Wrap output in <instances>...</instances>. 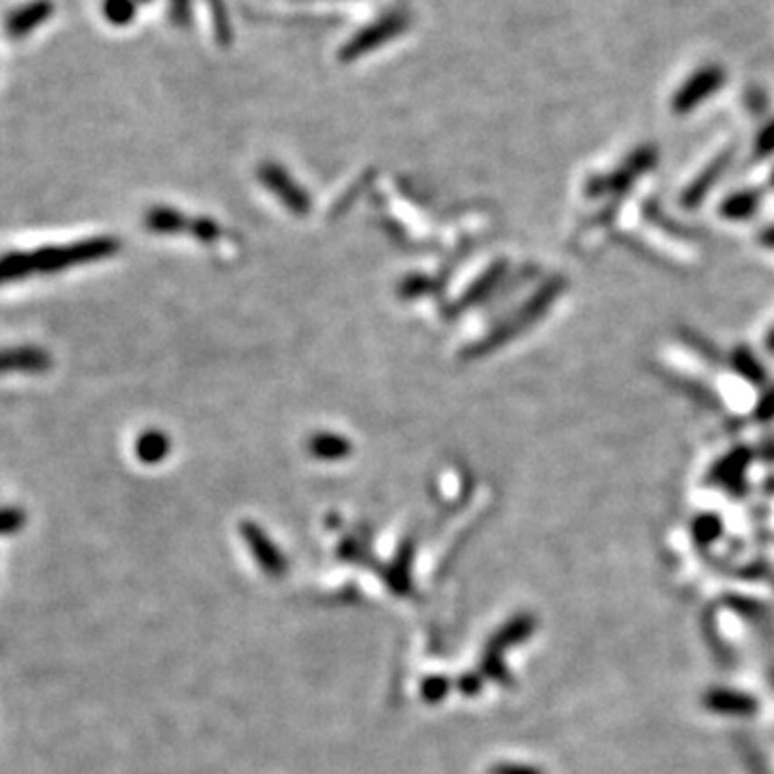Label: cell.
<instances>
[{"label": "cell", "instance_id": "cell-20", "mask_svg": "<svg viewBox=\"0 0 774 774\" xmlns=\"http://www.w3.org/2000/svg\"><path fill=\"white\" fill-rule=\"evenodd\" d=\"M138 5H147V3H153V0H136Z\"/></svg>", "mask_w": 774, "mask_h": 774}, {"label": "cell", "instance_id": "cell-12", "mask_svg": "<svg viewBox=\"0 0 774 774\" xmlns=\"http://www.w3.org/2000/svg\"><path fill=\"white\" fill-rule=\"evenodd\" d=\"M26 525V512L15 505H3L0 508V535L17 534Z\"/></svg>", "mask_w": 774, "mask_h": 774}, {"label": "cell", "instance_id": "cell-7", "mask_svg": "<svg viewBox=\"0 0 774 774\" xmlns=\"http://www.w3.org/2000/svg\"><path fill=\"white\" fill-rule=\"evenodd\" d=\"M248 543L252 546L254 557L260 562V566H263L267 574H271V577H280V574L287 573V562H284V557L278 553V549L273 551V546L263 538V534L250 532Z\"/></svg>", "mask_w": 774, "mask_h": 774}, {"label": "cell", "instance_id": "cell-17", "mask_svg": "<svg viewBox=\"0 0 774 774\" xmlns=\"http://www.w3.org/2000/svg\"><path fill=\"white\" fill-rule=\"evenodd\" d=\"M480 689V680L475 676H465L461 680V691L467 692V695H474V692H478Z\"/></svg>", "mask_w": 774, "mask_h": 774}, {"label": "cell", "instance_id": "cell-6", "mask_svg": "<svg viewBox=\"0 0 774 774\" xmlns=\"http://www.w3.org/2000/svg\"><path fill=\"white\" fill-rule=\"evenodd\" d=\"M703 701H706L710 710L725 714H750L758 708V703L750 700L749 695H740V692L733 691H712L708 692Z\"/></svg>", "mask_w": 774, "mask_h": 774}, {"label": "cell", "instance_id": "cell-10", "mask_svg": "<svg viewBox=\"0 0 774 774\" xmlns=\"http://www.w3.org/2000/svg\"><path fill=\"white\" fill-rule=\"evenodd\" d=\"M102 14L113 26H127L138 14V3L136 0H102Z\"/></svg>", "mask_w": 774, "mask_h": 774}, {"label": "cell", "instance_id": "cell-8", "mask_svg": "<svg viewBox=\"0 0 774 774\" xmlns=\"http://www.w3.org/2000/svg\"><path fill=\"white\" fill-rule=\"evenodd\" d=\"M534 620L527 618V615H523V618H514L512 622H508L502 631L495 634V639L491 643H488V654L499 656L502 654L504 648H508V645L521 643L523 639L529 637V632L534 631Z\"/></svg>", "mask_w": 774, "mask_h": 774}, {"label": "cell", "instance_id": "cell-13", "mask_svg": "<svg viewBox=\"0 0 774 774\" xmlns=\"http://www.w3.org/2000/svg\"><path fill=\"white\" fill-rule=\"evenodd\" d=\"M447 692V680L446 678H430L422 684V695L428 701H439Z\"/></svg>", "mask_w": 774, "mask_h": 774}, {"label": "cell", "instance_id": "cell-9", "mask_svg": "<svg viewBox=\"0 0 774 774\" xmlns=\"http://www.w3.org/2000/svg\"><path fill=\"white\" fill-rule=\"evenodd\" d=\"M31 273H34L33 252H9L0 256V287L24 280Z\"/></svg>", "mask_w": 774, "mask_h": 774}, {"label": "cell", "instance_id": "cell-14", "mask_svg": "<svg viewBox=\"0 0 774 774\" xmlns=\"http://www.w3.org/2000/svg\"><path fill=\"white\" fill-rule=\"evenodd\" d=\"M191 15V0H171V17L174 24L185 26Z\"/></svg>", "mask_w": 774, "mask_h": 774}, {"label": "cell", "instance_id": "cell-15", "mask_svg": "<svg viewBox=\"0 0 774 774\" xmlns=\"http://www.w3.org/2000/svg\"><path fill=\"white\" fill-rule=\"evenodd\" d=\"M719 529H720L719 521H717V519H712V516H706V519H701V521L697 523V525H695L697 538H700L701 543H710V540L717 538V535H719Z\"/></svg>", "mask_w": 774, "mask_h": 774}, {"label": "cell", "instance_id": "cell-16", "mask_svg": "<svg viewBox=\"0 0 774 774\" xmlns=\"http://www.w3.org/2000/svg\"><path fill=\"white\" fill-rule=\"evenodd\" d=\"M493 774H543L540 770H535V768L529 766H521V764H502V766H495Z\"/></svg>", "mask_w": 774, "mask_h": 774}, {"label": "cell", "instance_id": "cell-5", "mask_svg": "<svg viewBox=\"0 0 774 774\" xmlns=\"http://www.w3.org/2000/svg\"><path fill=\"white\" fill-rule=\"evenodd\" d=\"M725 80V73L720 67H701L692 78L678 91L673 106L678 113H689L695 106H700L701 99H708L714 91L719 89L720 83Z\"/></svg>", "mask_w": 774, "mask_h": 774}, {"label": "cell", "instance_id": "cell-2", "mask_svg": "<svg viewBox=\"0 0 774 774\" xmlns=\"http://www.w3.org/2000/svg\"><path fill=\"white\" fill-rule=\"evenodd\" d=\"M407 28H409V15L403 14V11H389L381 20L372 22L359 33H355L351 42L342 45L340 58L342 61H353V58L368 54L370 50L381 48V45L392 42V39L400 37Z\"/></svg>", "mask_w": 774, "mask_h": 774}, {"label": "cell", "instance_id": "cell-3", "mask_svg": "<svg viewBox=\"0 0 774 774\" xmlns=\"http://www.w3.org/2000/svg\"><path fill=\"white\" fill-rule=\"evenodd\" d=\"M54 9L52 0H31V3L11 11L5 20V31H7L9 39H26L28 34L44 26L54 15Z\"/></svg>", "mask_w": 774, "mask_h": 774}, {"label": "cell", "instance_id": "cell-19", "mask_svg": "<svg viewBox=\"0 0 774 774\" xmlns=\"http://www.w3.org/2000/svg\"><path fill=\"white\" fill-rule=\"evenodd\" d=\"M766 240H768V241H770V243H774V230H770V232H768V237H766Z\"/></svg>", "mask_w": 774, "mask_h": 774}, {"label": "cell", "instance_id": "cell-4", "mask_svg": "<svg viewBox=\"0 0 774 774\" xmlns=\"http://www.w3.org/2000/svg\"><path fill=\"white\" fill-rule=\"evenodd\" d=\"M52 358L42 347H7L0 348V375L22 372V375H42L50 370Z\"/></svg>", "mask_w": 774, "mask_h": 774}, {"label": "cell", "instance_id": "cell-11", "mask_svg": "<svg viewBox=\"0 0 774 774\" xmlns=\"http://www.w3.org/2000/svg\"><path fill=\"white\" fill-rule=\"evenodd\" d=\"M207 3L213 15L215 37H218V42L222 45H229L232 39V26H230V17H229V11H226L224 0H207Z\"/></svg>", "mask_w": 774, "mask_h": 774}, {"label": "cell", "instance_id": "cell-1", "mask_svg": "<svg viewBox=\"0 0 774 774\" xmlns=\"http://www.w3.org/2000/svg\"><path fill=\"white\" fill-rule=\"evenodd\" d=\"M116 250L114 240H89L72 246H45L33 252L34 273H56L69 267L106 259Z\"/></svg>", "mask_w": 774, "mask_h": 774}, {"label": "cell", "instance_id": "cell-18", "mask_svg": "<svg viewBox=\"0 0 774 774\" xmlns=\"http://www.w3.org/2000/svg\"><path fill=\"white\" fill-rule=\"evenodd\" d=\"M774 147V125L764 133V138H761V149H772Z\"/></svg>", "mask_w": 774, "mask_h": 774}]
</instances>
